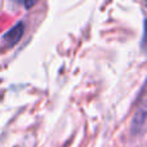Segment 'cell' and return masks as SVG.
<instances>
[{
  "label": "cell",
  "instance_id": "6da1fadb",
  "mask_svg": "<svg viewBox=\"0 0 147 147\" xmlns=\"http://www.w3.org/2000/svg\"><path fill=\"white\" fill-rule=\"evenodd\" d=\"M146 125V103L145 99H142L140 106L137 107L134 115H133L132 123H130V133L132 136H141L145 130Z\"/></svg>",
  "mask_w": 147,
  "mask_h": 147
},
{
  "label": "cell",
  "instance_id": "7a4b0ae2",
  "mask_svg": "<svg viewBox=\"0 0 147 147\" xmlns=\"http://www.w3.org/2000/svg\"><path fill=\"white\" fill-rule=\"evenodd\" d=\"M23 32H25V25H23V22H18L8 32H5L3 35V43H4V45L8 47V48L14 47L22 39Z\"/></svg>",
  "mask_w": 147,
  "mask_h": 147
},
{
  "label": "cell",
  "instance_id": "3957f363",
  "mask_svg": "<svg viewBox=\"0 0 147 147\" xmlns=\"http://www.w3.org/2000/svg\"><path fill=\"white\" fill-rule=\"evenodd\" d=\"M38 1H39V0H22V3H23V5H25L26 9H30V8H32Z\"/></svg>",
  "mask_w": 147,
  "mask_h": 147
}]
</instances>
